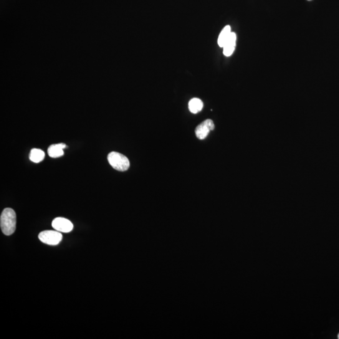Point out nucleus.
Returning <instances> with one entry per match:
<instances>
[{"label":"nucleus","mask_w":339,"mask_h":339,"mask_svg":"<svg viewBox=\"0 0 339 339\" xmlns=\"http://www.w3.org/2000/svg\"><path fill=\"white\" fill-rule=\"evenodd\" d=\"M308 1H312V0H308Z\"/></svg>","instance_id":"f8f14e48"},{"label":"nucleus","mask_w":339,"mask_h":339,"mask_svg":"<svg viewBox=\"0 0 339 339\" xmlns=\"http://www.w3.org/2000/svg\"><path fill=\"white\" fill-rule=\"evenodd\" d=\"M30 160L34 163H40L45 158V153L40 149L34 148L30 151Z\"/></svg>","instance_id":"9d476101"},{"label":"nucleus","mask_w":339,"mask_h":339,"mask_svg":"<svg viewBox=\"0 0 339 339\" xmlns=\"http://www.w3.org/2000/svg\"><path fill=\"white\" fill-rule=\"evenodd\" d=\"M231 28L229 25H227L222 29L221 33H220L217 43H218L220 47L223 48L225 44H226L227 40H228L230 35L231 34Z\"/></svg>","instance_id":"6e6552de"},{"label":"nucleus","mask_w":339,"mask_h":339,"mask_svg":"<svg viewBox=\"0 0 339 339\" xmlns=\"http://www.w3.org/2000/svg\"><path fill=\"white\" fill-rule=\"evenodd\" d=\"M109 163L116 171L124 172L130 168V163L128 158L120 153L111 152L108 156Z\"/></svg>","instance_id":"f03ea898"},{"label":"nucleus","mask_w":339,"mask_h":339,"mask_svg":"<svg viewBox=\"0 0 339 339\" xmlns=\"http://www.w3.org/2000/svg\"><path fill=\"white\" fill-rule=\"evenodd\" d=\"M215 128L213 121L210 120H205L197 126L196 134L199 140H204L208 136L210 131L214 130Z\"/></svg>","instance_id":"20e7f679"},{"label":"nucleus","mask_w":339,"mask_h":339,"mask_svg":"<svg viewBox=\"0 0 339 339\" xmlns=\"http://www.w3.org/2000/svg\"><path fill=\"white\" fill-rule=\"evenodd\" d=\"M203 106V102L199 98L192 99L189 103V110L193 114H197L201 111Z\"/></svg>","instance_id":"1a4fd4ad"},{"label":"nucleus","mask_w":339,"mask_h":339,"mask_svg":"<svg viewBox=\"0 0 339 339\" xmlns=\"http://www.w3.org/2000/svg\"><path fill=\"white\" fill-rule=\"evenodd\" d=\"M236 34L234 32H231L223 47V54L225 56L230 57L233 54L236 46Z\"/></svg>","instance_id":"423d86ee"},{"label":"nucleus","mask_w":339,"mask_h":339,"mask_svg":"<svg viewBox=\"0 0 339 339\" xmlns=\"http://www.w3.org/2000/svg\"><path fill=\"white\" fill-rule=\"evenodd\" d=\"M52 226L53 228L56 231L64 232V233L72 231L73 228H74L72 222L69 220L63 218V217H57V218L53 220Z\"/></svg>","instance_id":"39448f33"},{"label":"nucleus","mask_w":339,"mask_h":339,"mask_svg":"<svg viewBox=\"0 0 339 339\" xmlns=\"http://www.w3.org/2000/svg\"><path fill=\"white\" fill-rule=\"evenodd\" d=\"M338 338H339V333H338Z\"/></svg>","instance_id":"9b49d317"},{"label":"nucleus","mask_w":339,"mask_h":339,"mask_svg":"<svg viewBox=\"0 0 339 339\" xmlns=\"http://www.w3.org/2000/svg\"><path fill=\"white\" fill-rule=\"evenodd\" d=\"M66 145L64 143L55 144L50 145L48 148V154L52 158H59L64 155V149Z\"/></svg>","instance_id":"0eeeda50"},{"label":"nucleus","mask_w":339,"mask_h":339,"mask_svg":"<svg viewBox=\"0 0 339 339\" xmlns=\"http://www.w3.org/2000/svg\"><path fill=\"white\" fill-rule=\"evenodd\" d=\"M16 213L11 208H7L2 212L0 217V226L3 233L6 236L14 234L16 229Z\"/></svg>","instance_id":"f257e3e1"},{"label":"nucleus","mask_w":339,"mask_h":339,"mask_svg":"<svg viewBox=\"0 0 339 339\" xmlns=\"http://www.w3.org/2000/svg\"><path fill=\"white\" fill-rule=\"evenodd\" d=\"M39 238L43 243L55 246L61 242L62 235L57 231H44L40 232Z\"/></svg>","instance_id":"7ed1b4c3"}]
</instances>
